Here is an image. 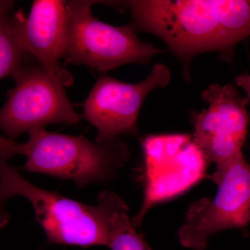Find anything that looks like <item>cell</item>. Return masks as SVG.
Returning a JSON list of instances; mask_svg holds the SVG:
<instances>
[{"label":"cell","mask_w":250,"mask_h":250,"mask_svg":"<svg viewBox=\"0 0 250 250\" xmlns=\"http://www.w3.org/2000/svg\"><path fill=\"white\" fill-rule=\"evenodd\" d=\"M116 9H129L136 34L164 41L188 80L196 56L216 52L231 62L237 45L250 36V0H129L117 1Z\"/></svg>","instance_id":"cell-1"},{"label":"cell","mask_w":250,"mask_h":250,"mask_svg":"<svg viewBox=\"0 0 250 250\" xmlns=\"http://www.w3.org/2000/svg\"><path fill=\"white\" fill-rule=\"evenodd\" d=\"M25 143H18L1 136L0 155L7 161L17 154L27 156L21 167L70 179L78 187L109 180L129 159L126 143L120 138L105 143H93L83 135L50 132L45 128L31 130Z\"/></svg>","instance_id":"cell-2"},{"label":"cell","mask_w":250,"mask_h":250,"mask_svg":"<svg viewBox=\"0 0 250 250\" xmlns=\"http://www.w3.org/2000/svg\"><path fill=\"white\" fill-rule=\"evenodd\" d=\"M0 182L1 202L14 195L30 201L36 221L43 229L48 243L84 248L108 246L107 210L100 195L98 204L90 206L39 188L2 159H0Z\"/></svg>","instance_id":"cell-3"},{"label":"cell","mask_w":250,"mask_h":250,"mask_svg":"<svg viewBox=\"0 0 250 250\" xmlns=\"http://www.w3.org/2000/svg\"><path fill=\"white\" fill-rule=\"evenodd\" d=\"M94 1H66L68 24L64 59L103 72L126 64L149 63L164 50L140 40L129 25H111L91 12Z\"/></svg>","instance_id":"cell-4"},{"label":"cell","mask_w":250,"mask_h":250,"mask_svg":"<svg viewBox=\"0 0 250 250\" xmlns=\"http://www.w3.org/2000/svg\"><path fill=\"white\" fill-rule=\"evenodd\" d=\"M210 179L218 185L214 198L192 203L179 232L181 244L204 250L212 235L250 224V169L243 153L217 166Z\"/></svg>","instance_id":"cell-5"},{"label":"cell","mask_w":250,"mask_h":250,"mask_svg":"<svg viewBox=\"0 0 250 250\" xmlns=\"http://www.w3.org/2000/svg\"><path fill=\"white\" fill-rule=\"evenodd\" d=\"M146 171L142 207L134 217L139 227L148 210L187 191L205 176L209 164L187 134L147 136L142 142Z\"/></svg>","instance_id":"cell-6"},{"label":"cell","mask_w":250,"mask_h":250,"mask_svg":"<svg viewBox=\"0 0 250 250\" xmlns=\"http://www.w3.org/2000/svg\"><path fill=\"white\" fill-rule=\"evenodd\" d=\"M14 80L16 86L0 113L6 139L14 141L46 125H72L80 121L59 77L41 67H24Z\"/></svg>","instance_id":"cell-7"},{"label":"cell","mask_w":250,"mask_h":250,"mask_svg":"<svg viewBox=\"0 0 250 250\" xmlns=\"http://www.w3.org/2000/svg\"><path fill=\"white\" fill-rule=\"evenodd\" d=\"M171 80L170 69L156 63L146 80L128 83L103 75L83 104V117L98 130L96 141L105 143L121 135L138 133V117L145 100L153 90L165 88Z\"/></svg>","instance_id":"cell-8"},{"label":"cell","mask_w":250,"mask_h":250,"mask_svg":"<svg viewBox=\"0 0 250 250\" xmlns=\"http://www.w3.org/2000/svg\"><path fill=\"white\" fill-rule=\"evenodd\" d=\"M208 106L197 115L192 140L217 166L243 152L249 125L248 99L231 83L210 85L202 93Z\"/></svg>","instance_id":"cell-9"},{"label":"cell","mask_w":250,"mask_h":250,"mask_svg":"<svg viewBox=\"0 0 250 250\" xmlns=\"http://www.w3.org/2000/svg\"><path fill=\"white\" fill-rule=\"evenodd\" d=\"M20 34L28 53L32 54L41 67L59 77L65 86L74 79L61 65L66 47L68 9L65 1L35 0L28 17L16 13Z\"/></svg>","instance_id":"cell-10"},{"label":"cell","mask_w":250,"mask_h":250,"mask_svg":"<svg viewBox=\"0 0 250 250\" xmlns=\"http://www.w3.org/2000/svg\"><path fill=\"white\" fill-rule=\"evenodd\" d=\"M14 1H0V78L15 79L24 70L23 60L28 52L23 44Z\"/></svg>","instance_id":"cell-11"},{"label":"cell","mask_w":250,"mask_h":250,"mask_svg":"<svg viewBox=\"0 0 250 250\" xmlns=\"http://www.w3.org/2000/svg\"><path fill=\"white\" fill-rule=\"evenodd\" d=\"M107 210L111 250H152L145 237L135 229L128 215V207L124 200L109 191L102 192Z\"/></svg>","instance_id":"cell-12"},{"label":"cell","mask_w":250,"mask_h":250,"mask_svg":"<svg viewBox=\"0 0 250 250\" xmlns=\"http://www.w3.org/2000/svg\"><path fill=\"white\" fill-rule=\"evenodd\" d=\"M236 85L246 93V98L250 104V74H243L235 78Z\"/></svg>","instance_id":"cell-13"},{"label":"cell","mask_w":250,"mask_h":250,"mask_svg":"<svg viewBox=\"0 0 250 250\" xmlns=\"http://www.w3.org/2000/svg\"><path fill=\"white\" fill-rule=\"evenodd\" d=\"M249 166H250V165H249Z\"/></svg>","instance_id":"cell-14"}]
</instances>
